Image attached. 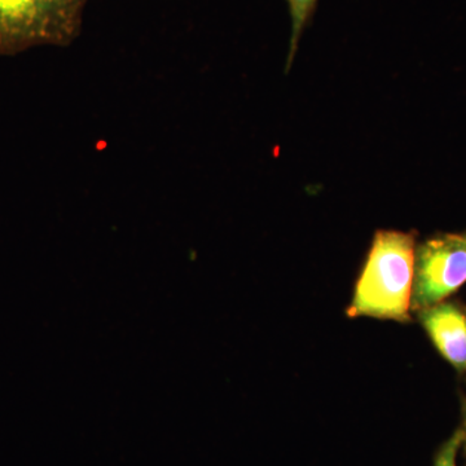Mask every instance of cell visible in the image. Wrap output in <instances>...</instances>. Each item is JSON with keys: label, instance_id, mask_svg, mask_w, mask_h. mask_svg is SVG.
Returning a JSON list of instances; mask_svg holds the SVG:
<instances>
[{"label": "cell", "instance_id": "6da1fadb", "mask_svg": "<svg viewBox=\"0 0 466 466\" xmlns=\"http://www.w3.org/2000/svg\"><path fill=\"white\" fill-rule=\"evenodd\" d=\"M415 257L412 233L377 231L355 288L350 317L410 320Z\"/></svg>", "mask_w": 466, "mask_h": 466}, {"label": "cell", "instance_id": "7a4b0ae2", "mask_svg": "<svg viewBox=\"0 0 466 466\" xmlns=\"http://www.w3.org/2000/svg\"><path fill=\"white\" fill-rule=\"evenodd\" d=\"M87 0H0V55L66 47L82 29Z\"/></svg>", "mask_w": 466, "mask_h": 466}, {"label": "cell", "instance_id": "3957f363", "mask_svg": "<svg viewBox=\"0 0 466 466\" xmlns=\"http://www.w3.org/2000/svg\"><path fill=\"white\" fill-rule=\"evenodd\" d=\"M466 283V233L431 238L416 248L410 309L443 302Z\"/></svg>", "mask_w": 466, "mask_h": 466}, {"label": "cell", "instance_id": "277c9868", "mask_svg": "<svg viewBox=\"0 0 466 466\" xmlns=\"http://www.w3.org/2000/svg\"><path fill=\"white\" fill-rule=\"evenodd\" d=\"M420 320L441 355L466 370V314L453 303L441 302L420 311Z\"/></svg>", "mask_w": 466, "mask_h": 466}, {"label": "cell", "instance_id": "5b68a950", "mask_svg": "<svg viewBox=\"0 0 466 466\" xmlns=\"http://www.w3.org/2000/svg\"><path fill=\"white\" fill-rule=\"evenodd\" d=\"M317 2L318 0H288L291 20V35L287 69H289L291 63H293L300 35H302L303 29H305L309 16H311L312 12H314Z\"/></svg>", "mask_w": 466, "mask_h": 466}, {"label": "cell", "instance_id": "8992f818", "mask_svg": "<svg viewBox=\"0 0 466 466\" xmlns=\"http://www.w3.org/2000/svg\"><path fill=\"white\" fill-rule=\"evenodd\" d=\"M464 440V431H456V433L444 443V446L441 447L440 453H438L435 466H458V464H456V459H458L459 450Z\"/></svg>", "mask_w": 466, "mask_h": 466}, {"label": "cell", "instance_id": "52a82bcc", "mask_svg": "<svg viewBox=\"0 0 466 466\" xmlns=\"http://www.w3.org/2000/svg\"><path fill=\"white\" fill-rule=\"evenodd\" d=\"M464 434H465V438H466V433H464Z\"/></svg>", "mask_w": 466, "mask_h": 466}]
</instances>
